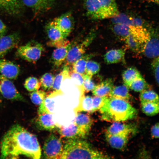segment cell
<instances>
[{"label": "cell", "mask_w": 159, "mask_h": 159, "mask_svg": "<svg viewBox=\"0 0 159 159\" xmlns=\"http://www.w3.org/2000/svg\"><path fill=\"white\" fill-rule=\"evenodd\" d=\"M24 86L27 91H33L39 90L41 87L40 81L34 77H30L25 80Z\"/></svg>", "instance_id": "8d00e7d4"}, {"label": "cell", "mask_w": 159, "mask_h": 159, "mask_svg": "<svg viewBox=\"0 0 159 159\" xmlns=\"http://www.w3.org/2000/svg\"><path fill=\"white\" fill-rule=\"evenodd\" d=\"M73 122L87 136L91 129L93 121L89 115L77 113Z\"/></svg>", "instance_id": "44dd1931"}, {"label": "cell", "mask_w": 159, "mask_h": 159, "mask_svg": "<svg viewBox=\"0 0 159 159\" xmlns=\"http://www.w3.org/2000/svg\"><path fill=\"white\" fill-rule=\"evenodd\" d=\"M0 93L5 98L9 100L25 101L13 83L8 79L0 75Z\"/></svg>", "instance_id": "ba28073f"}, {"label": "cell", "mask_w": 159, "mask_h": 159, "mask_svg": "<svg viewBox=\"0 0 159 159\" xmlns=\"http://www.w3.org/2000/svg\"><path fill=\"white\" fill-rule=\"evenodd\" d=\"M149 1L159 5V0H149Z\"/></svg>", "instance_id": "7dc6e473"}, {"label": "cell", "mask_w": 159, "mask_h": 159, "mask_svg": "<svg viewBox=\"0 0 159 159\" xmlns=\"http://www.w3.org/2000/svg\"><path fill=\"white\" fill-rule=\"evenodd\" d=\"M46 97V93L41 90L33 91L30 94V98L32 102L39 106L41 104Z\"/></svg>", "instance_id": "f35d334b"}, {"label": "cell", "mask_w": 159, "mask_h": 159, "mask_svg": "<svg viewBox=\"0 0 159 159\" xmlns=\"http://www.w3.org/2000/svg\"><path fill=\"white\" fill-rule=\"evenodd\" d=\"M127 47L135 52H138L139 51L142 52V46L138 42H137L133 38L132 36L129 35L124 39Z\"/></svg>", "instance_id": "ab89813d"}, {"label": "cell", "mask_w": 159, "mask_h": 159, "mask_svg": "<svg viewBox=\"0 0 159 159\" xmlns=\"http://www.w3.org/2000/svg\"><path fill=\"white\" fill-rule=\"evenodd\" d=\"M20 41V35L17 33L0 38V59L2 58L12 49L16 47Z\"/></svg>", "instance_id": "9c48e42d"}, {"label": "cell", "mask_w": 159, "mask_h": 159, "mask_svg": "<svg viewBox=\"0 0 159 159\" xmlns=\"http://www.w3.org/2000/svg\"><path fill=\"white\" fill-rule=\"evenodd\" d=\"M125 51L121 49L111 50L105 53L104 56L105 62L107 64H116L124 60Z\"/></svg>", "instance_id": "cb8c5ba5"}, {"label": "cell", "mask_w": 159, "mask_h": 159, "mask_svg": "<svg viewBox=\"0 0 159 159\" xmlns=\"http://www.w3.org/2000/svg\"><path fill=\"white\" fill-rule=\"evenodd\" d=\"M63 148L64 145L61 139L54 134H51L48 137L43 145V158L60 159Z\"/></svg>", "instance_id": "8992f818"}, {"label": "cell", "mask_w": 159, "mask_h": 159, "mask_svg": "<svg viewBox=\"0 0 159 159\" xmlns=\"http://www.w3.org/2000/svg\"><path fill=\"white\" fill-rule=\"evenodd\" d=\"M61 91H54L52 94L46 97L40 106L38 110V115L43 114H53L55 112V101L54 97L61 94Z\"/></svg>", "instance_id": "ffe728a7"}, {"label": "cell", "mask_w": 159, "mask_h": 159, "mask_svg": "<svg viewBox=\"0 0 159 159\" xmlns=\"http://www.w3.org/2000/svg\"><path fill=\"white\" fill-rule=\"evenodd\" d=\"M141 103L156 102L159 103V96L156 92L150 89H147L140 93Z\"/></svg>", "instance_id": "4dcf8cb0"}, {"label": "cell", "mask_w": 159, "mask_h": 159, "mask_svg": "<svg viewBox=\"0 0 159 159\" xmlns=\"http://www.w3.org/2000/svg\"><path fill=\"white\" fill-rule=\"evenodd\" d=\"M87 17L92 20L112 18L119 14L115 0H84Z\"/></svg>", "instance_id": "277c9868"}, {"label": "cell", "mask_w": 159, "mask_h": 159, "mask_svg": "<svg viewBox=\"0 0 159 159\" xmlns=\"http://www.w3.org/2000/svg\"><path fill=\"white\" fill-rule=\"evenodd\" d=\"M135 130L134 127L132 125L122 124L121 122H114L107 129L105 134L129 136L134 132Z\"/></svg>", "instance_id": "ac0fdd59"}, {"label": "cell", "mask_w": 159, "mask_h": 159, "mask_svg": "<svg viewBox=\"0 0 159 159\" xmlns=\"http://www.w3.org/2000/svg\"><path fill=\"white\" fill-rule=\"evenodd\" d=\"M69 68V66L65 65L62 71L54 77L52 87L54 91H61V84L65 78L66 73Z\"/></svg>", "instance_id": "e575fe53"}, {"label": "cell", "mask_w": 159, "mask_h": 159, "mask_svg": "<svg viewBox=\"0 0 159 159\" xmlns=\"http://www.w3.org/2000/svg\"><path fill=\"white\" fill-rule=\"evenodd\" d=\"M46 31L50 41H56L66 39L61 30L52 21L46 26Z\"/></svg>", "instance_id": "484cf974"}, {"label": "cell", "mask_w": 159, "mask_h": 159, "mask_svg": "<svg viewBox=\"0 0 159 159\" xmlns=\"http://www.w3.org/2000/svg\"><path fill=\"white\" fill-rule=\"evenodd\" d=\"M155 78L159 85V56L154 59L152 64Z\"/></svg>", "instance_id": "ee69618b"}, {"label": "cell", "mask_w": 159, "mask_h": 159, "mask_svg": "<svg viewBox=\"0 0 159 159\" xmlns=\"http://www.w3.org/2000/svg\"><path fill=\"white\" fill-rule=\"evenodd\" d=\"M126 85L129 89L137 92L141 93L148 89V84L142 76L135 79Z\"/></svg>", "instance_id": "f1b7e54d"}, {"label": "cell", "mask_w": 159, "mask_h": 159, "mask_svg": "<svg viewBox=\"0 0 159 159\" xmlns=\"http://www.w3.org/2000/svg\"><path fill=\"white\" fill-rule=\"evenodd\" d=\"M102 120L109 122H122L135 118L136 109L128 101L107 97L99 110Z\"/></svg>", "instance_id": "7a4b0ae2"}, {"label": "cell", "mask_w": 159, "mask_h": 159, "mask_svg": "<svg viewBox=\"0 0 159 159\" xmlns=\"http://www.w3.org/2000/svg\"><path fill=\"white\" fill-rule=\"evenodd\" d=\"M66 38L71 33L74 27V19L70 12L56 18L52 21Z\"/></svg>", "instance_id": "30bf717a"}, {"label": "cell", "mask_w": 159, "mask_h": 159, "mask_svg": "<svg viewBox=\"0 0 159 159\" xmlns=\"http://www.w3.org/2000/svg\"><path fill=\"white\" fill-rule=\"evenodd\" d=\"M142 52L149 58H155L159 56V38L152 36L143 46Z\"/></svg>", "instance_id": "e0dca14e"}, {"label": "cell", "mask_w": 159, "mask_h": 159, "mask_svg": "<svg viewBox=\"0 0 159 159\" xmlns=\"http://www.w3.org/2000/svg\"><path fill=\"white\" fill-rule=\"evenodd\" d=\"M55 77L51 73H46L40 80L41 86L44 90H49L52 88Z\"/></svg>", "instance_id": "d590c367"}, {"label": "cell", "mask_w": 159, "mask_h": 159, "mask_svg": "<svg viewBox=\"0 0 159 159\" xmlns=\"http://www.w3.org/2000/svg\"><path fill=\"white\" fill-rule=\"evenodd\" d=\"M113 31L115 34L124 39L130 34L129 25L124 23L115 24Z\"/></svg>", "instance_id": "836d02e7"}, {"label": "cell", "mask_w": 159, "mask_h": 159, "mask_svg": "<svg viewBox=\"0 0 159 159\" xmlns=\"http://www.w3.org/2000/svg\"><path fill=\"white\" fill-rule=\"evenodd\" d=\"M95 35L94 32H91L79 44L73 45L69 49L66 60V65H72L77 60L85 54V52L89 46L94 39Z\"/></svg>", "instance_id": "52a82bcc"}, {"label": "cell", "mask_w": 159, "mask_h": 159, "mask_svg": "<svg viewBox=\"0 0 159 159\" xmlns=\"http://www.w3.org/2000/svg\"><path fill=\"white\" fill-rule=\"evenodd\" d=\"M1 158L17 159L21 157L41 158V151L37 138L19 124L14 125L2 140Z\"/></svg>", "instance_id": "6da1fadb"}, {"label": "cell", "mask_w": 159, "mask_h": 159, "mask_svg": "<svg viewBox=\"0 0 159 159\" xmlns=\"http://www.w3.org/2000/svg\"><path fill=\"white\" fill-rule=\"evenodd\" d=\"M7 31V27L0 19V38L5 35Z\"/></svg>", "instance_id": "bcb514c9"}, {"label": "cell", "mask_w": 159, "mask_h": 159, "mask_svg": "<svg viewBox=\"0 0 159 159\" xmlns=\"http://www.w3.org/2000/svg\"><path fill=\"white\" fill-rule=\"evenodd\" d=\"M129 27L130 35L143 48L150 39V33L143 25H129Z\"/></svg>", "instance_id": "5bb4252c"}, {"label": "cell", "mask_w": 159, "mask_h": 159, "mask_svg": "<svg viewBox=\"0 0 159 159\" xmlns=\"http://www.w3.org/2000/svg\"><path fill=\"white\" fill-rule=\"evenodd\" d=\"M108 97L128 101L130 98V95L128 87L124 84L113 87Z\"/></svg>", "instance_id": "d4e9b609"}, {"label": "cell", "mask_w": 159, "mask_h": 159, "mask_svg": "<svg viewBox=\"0 0 159 159\" xmlns=\"http://www.w3.org/2000/svg\"><path fill=\"white\" fill-rule=\"evenodd\" d=\"M108 97L95 96L93 97V112L99 111L104 104L105 99Z\"/></svg>", "instance_id": "b9f144b4"}, {"label": "cell", "mask_w": 159, "mask_h": 159, "mask_svg": "<svg viewBox=\"0 0 159 159\" xmlns=\"http://www.w3.org/2000/svg\"><path fill=\"white\" fill-rule=\"evenodd\" d=\"M69 77L71 81L79 89L80 92V97L84 95V91L83 87V75L79 73L74 72L70 70Z\"/></svg>", "instance_id": "d6a6232c"}, {"label": "cell", "mask_w": 159, "mask_h": 159, "mask_svg": "<svg viewBox=\"0 0 159 159\" xmlns=\"http://www.w3.org/2000/svg\"><path fill=\"white\" fill-rule=\"evenodd\" d=\"M151 135L153 138L159 139V123L153 126L151 128Z\"/></svg>", "instance_id": "f6af8a7d"}, {"label": "cell", "mask_w": 159, "mask_h": 159, "mask_svg": "<svg viewBox=\"0 0 159 159\" xmlns=\"http://www.w3.org/2000/svg\"><path fill=\"white\" fill-rule=\"evenodd\" d=\"M129 136L124 134H105L107 142L112 148L122 150L126 146Z\"/></svg>", "instance_id": "7402d4cb"}, {"label": "cell", "mask_w": 159, "mask_h": 159, "mask_svg": "<svg viewBox=\"0 0 159 159\" xmlns=\"http://www.w3.org/2000/svg\"><path fill=\"white\" fill-rule=\"evenodd\" d=\"M110 157L95 150L89 143L80 139L67 140L60 159H109Z\"/></svg>", "instance_id": "3957f363"}, {"label": "cell", "mask_w": 159, "mask_h": 159, "mask_svg": "<svg viewBox=\"0 0 159 159\" xmlns=\"http://www.w3.org/2000/svg\"><path fill=\"white\" fill-rule=\"evenodd\" d=\"M20 73V67L17 65L7 60L0 59V75L9 79H15Z\"/></svg>", "instance_id": "7c38bea8"}, {"label": "cell", "mask_w": 159, "mask_h": 159, "mask_svg": "<svg viewBox=\"0 0 159 159\" xmlns=\"http://www.w3.org/2000/svg\"><path fill=\"white\" fill-rule=\"evenodd\" d=\"M70 43L68 40L65 39L56 41H49L47 43V45L49 47H54L57 48L66 46Z\"/></svg>", "instance_id": "7bdbcfd3"}, {"label": "cell", "mask_w": 159, "mask_h": 159, "mask_svg": "<svg viewBox=\"0 0 159 159\" xmlns=\"http://www.w3.org/2000/svg\"><path fill=\"white\" fill-rule=\"evenodd\" d=\"M142 76L139 71L134 67H129L125 70L122 74L124 84L127 85L137 78Z\"/></svg>", "instance_id": "1f68e13d"}, {"label": "cell", "mask_w": 159, "mask_h": 159, "mask_svg": "<svg viewBox=\"0 0 159 159\" xmlns=\"http://www.w3.org/2000/svg\"><path fill=\"white\" fill-rule=\"evenodd\" d=\"M81 111L93 113V97L84 95L80 97L79 105L75 109V112Z\"/></svg>", "instance_id": "4316f807"}, {"label": "cell", "mask_w": 159, "mask_h": 159, "mask_svg": "<svg viewBox=\"0 0 159 159\" xmlns=\"http://www.w3.org/2000/svg\"><path fill=\"white\" fill-rule=\"evenodd\" d=\"M59 132L61 138L70 139H80L87 136L74 122L68 126L59 127Z\"/></svg>", "instance_id": "2e32d148"}, {"label": "cell", "mask_w": 159, "mask_h": 159, "mask_svg": "<svg viewBox=\"0 0 159 159\" xmlns=\"http://www.w3.org/2000/svg\"><path fill=\"white\" fill-rule=\"evenodd\" d=\"M114 83L112 79H108L95 85L93 91L95 96L108 97L111 90L114 87Z\"/></svg>", "instance_id": "603a6c76"}, {"label": "cell", "mask_w": 159, "mask_h": 159, "mask_svg": "<svg viewBox=\"0 0 159 159\" xmlns=\"http://www.w3.org/2000/svg\"><path fill=\"white\" fill-rule=\"evenodd\" d=\"M23 6L21 0H0V10L10 15L20 14Z\"/></svg>", "instance_id": "9a60e30c"}, {"label": "cell", "mask_w": 159, "mask_h": 159, "mask_svg": "<svg viewBox=\"0 0 159 159\" xmlns=\"http://www.w3.org/2000/svg\"><path fill=\"white\" fill-rule=\"evenodd\" d=\"M35 125L39 130L49 131L57 130L59 127L53 119V114H50L39 115Z\"/></svg>", "instance_id": "4fadbf2b"}, {"label": "cell", "mask_w": 159, "mask_h": 159, "mask_svg": "<svg viewBox=\"0 0 159 159\" xmlns=\"http://www.w3.org/2000/svg\"><path fill=\"white\" fill-rule=\"evenodd\" d=\"M83 87L84 92L88 93L93 91L94 89L95 84L93 81L92 76L86 74L83 75Z\"/></svg>", "instance_id": "60d3db41"}, {"label": "cell", "mask_w": 159, "mask_h": 159, "mask_svg": "<svg viewBox=\"0 0 159 159\" xmlns=\"http://www.w3.org/2000/svg\"><path fill=\"white\" fill-rule=\"evenodd\" d=\"M142 111L149 116H153L159 113V103L147 102L141 103Z\"/></svg>", "instance_id": "f546056e"}, {"label": "cell", "mask_w": 159, "mask_h": 159, "mask_svg": "<svg viewBox=\"0 0 159 159\" xmlns=\"http://www.w3.org/2000/svg\"><path fill=\"white\" fill-rule=\"evenodd\" d=\"M23 6L33 10L36 13L49 11L54 6L55 0H21Z\"/></svg>", "instance_id": "8fae6325"}, {"label": "cell", "mask_w": 159, "mask_h": 159, "mask_svg": "<svg viewBox=\"0 0 159 159\" xmlns=\"http://www.w3.org/2000/svg\"><path fill=\"white\" fill-rule=\"evenodd\" d=\"M73 45L70 43L66 46L57 48L54 50L52 55L51 59L52 62L55 67L61 66L65 61L69 49Z\"/></svg>", "instance_id": "d6986e66"}, {"label": "cell", "mask_w": 159, "mask_h": 159, "mask_svg": "<svg viewBox=\"0 0 159 159\" xmlns=\"http://www.w3.org/2000/svg\"><path fill=\"white\" fill-rule=\"evenodd\" d=\"M45 49L38 42L31 41L18 48L16 55L29 62L35 63L40 58Z\"/></svg>", "instance_id": "5b68a950"}, {"label": "cell", "mask_w": 159, "mask_h": 159, "mask_svg": "<svg viewBox=\"0 0 159 159\" xmlns=\"http://www.w3.org/2000/svg\"><path fill=\"white\" fill-rule=\"evenodd\" d=\"M100 68V65L99 63L89 60L86 63L85 74L93 77L98 73Z\"/></svg>", "instance_id": "74e56055"}, {"label": "cell", "mask_w": 159, "mask_h": 159, "mask_svg": "<svg viewBox=\"0 0 159 159\" xmlns=\"http://www.w3.org/2000/svg\"><path fill=\"white\" fill-rule=\"evenodd\" d=\"M92 57V55L91 54L83 55L73 63L72 70L82 75L85 74L87 61Z\"/></svg>", "instance_id": "83f0119b"}]
</instances>
